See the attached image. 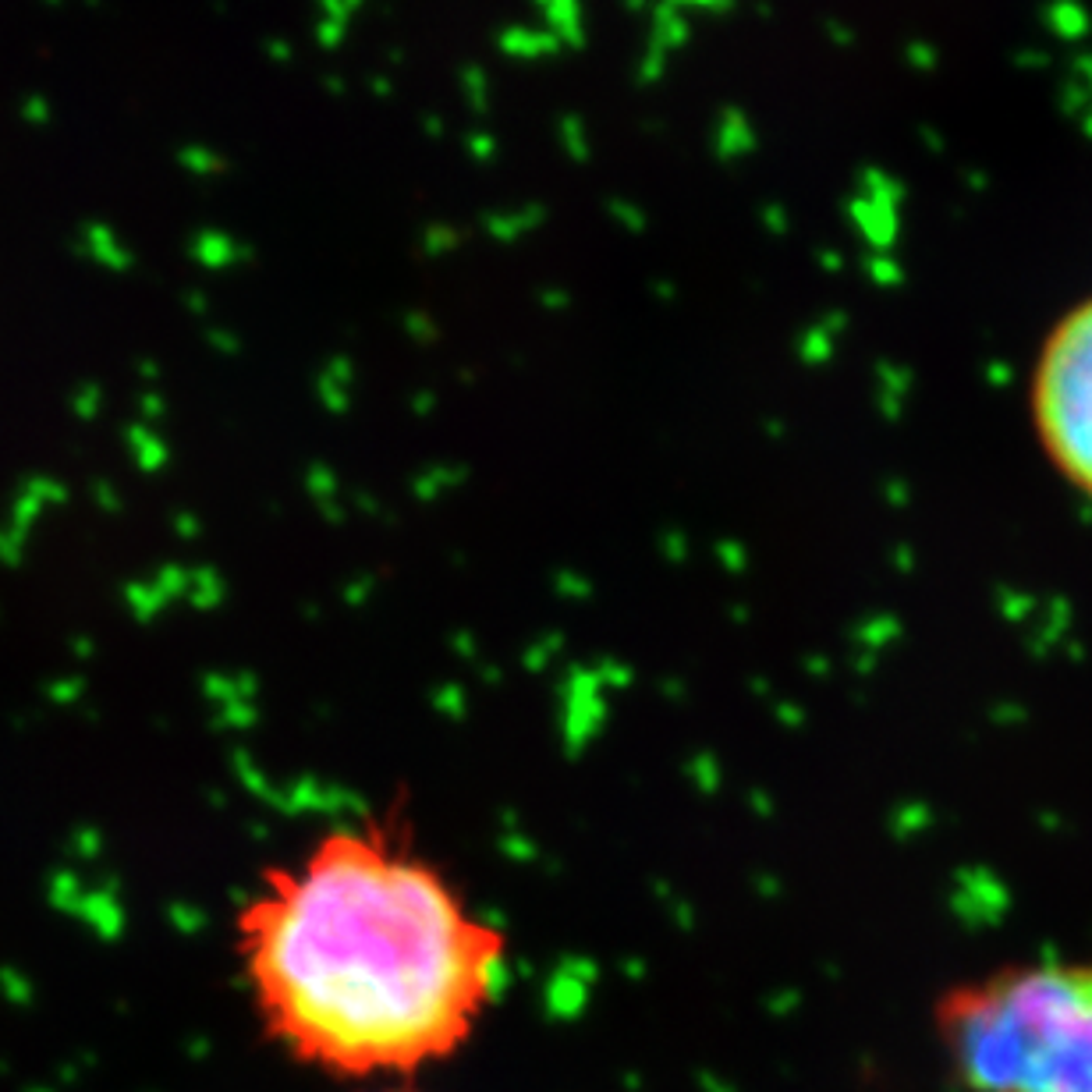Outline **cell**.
Segmentation results:
<instances>
[{"label": "cell", "mask_w": 1092, "mask_h": 1092, "mask_svg": "<svg viewBox=\"0 0 1092 1092\" xmlns=\"http://www.w3.org/2000/svg\"><path fill=\"white\" fill-rule=\"evenodd\" d=\"M1028 411L1046 458L1092 504V299L1050 327L1028 387Z\"/></svg>", "instance_id": "obj_3"}, {"label": "cell", "mask_w": 1092, "mask_h": 1092, "mask_svg": "<svg viewBox=\"0 0 1092 1092\" xmlns=\"http://www.w3.org/2000/svg\"><path fill=\"white\" fill-rule=\"evenodd\" d=\"M238 962L266 1036L334 1078H408L476 1036L507 936L398 823L330 827L263 870Z\"/></svg>", "instance_id": "obj_1"}, {"label": "cell", "mask_w": 1092, "mask_h": 1092, "mask_svg": "<svg viewBox=\"0 0 1092 1092\" xmlns=\"http://www.w3.org/2000/svg\"><path fill=\"white\" fill-rule=\"evenodd\" d=\"M936 1032L969 1092H1092V962L1007 965L951 987Z\"/></svg>", "instance_id": "obj_2"}, {"label": "cell", "mask_w": 1092, "mask_h": 1092, "mask_svg": "<svg viewBox=\"0 0 1092 1092\" xmlns=\"http://www.w3.org/2000/svg\"><path fill=\"white\" fill-rule=\"evenodd\" d=\"M387 1092H408V1089H387Z\"/></svg>", "instance_id": "obj_4"}]
</instances>
